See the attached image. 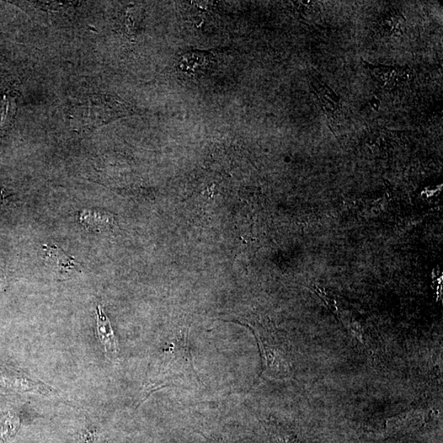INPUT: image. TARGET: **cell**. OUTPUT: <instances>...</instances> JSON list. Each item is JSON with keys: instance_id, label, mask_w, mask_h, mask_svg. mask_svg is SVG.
<instances>
[{"instance_id": "8fae6325", "label": "cell", "mask_w": 443, "mask_h": 443, "mask_svg": "<svg viewBox=\"0 0 443 443\" xmlns=\"http://www.w3.org/2000/svg\"><path fill=\"white\" fill-rule=\"evenodd\" d=\"M3 280H4L3 277L0 275V284H2Z\"/></svg>"}, {"instance_id": "7c38bea8", "label": "cell", "mask_w": 443, "mask_h": 443, "mask_svg": "<svg viewBox=\"0 0 443 443\" xmlns=\"http://www.w3.org/2000/svg\"><path fill=\"white\" fill-rule=\"evenodd\" d=\"M0 197H1V194H0Z\"/></svg>"}, {"instance_id": "9c48e42d", "label": "cell", "mask_w": 443, "mask_h": 443, "mask_svg": "<svg viewBox=\"0 0 443 443\" xmlns=\"http://www.w3.org/2000/svg\"><path fill=\"white\" fill-rule=\"evenodd\" d=\"M16 96L14 94L4 95L2 105L1 126L9 125L12 122L16 114Z\"/></svg>"}, {"instance_id": "52a82bcc", "label": "cell", "mask_w": 443, "mask_h": 443, "mask_svg": "<svg viewBox=\"0 0 443 443\" xmlns=\"http://www.w3.org/2000/svg\"><path fill=\"white\" fill-rule=\"evenodd\" d=\"M97 335L101 345L103 346L107 358L116 361L117 358V344L113 328L103 307L97 306Z\"/></svg>"}, {"instance_id": "30bf717a", "label": "cell", "mask_w": 443, "mask_h": 443, "mask_svg": "<svg viewBox=\"0 0 443 443\" xmlns=\"http://www.w3.org/2000/svg\"><path fill=\"white\" fill-rule=\"evenodd\" d=\"M293 7H294L299 15L301 17H311V16H316L321 10V6L317 2L313 1H293L292 2Z\"/></svg>"}, {"instance_id": "3957f363", "label": "cell", "mask_w": 443, "mask_h": 443, "mask_svg": "<svg viewBox=\"0 0 443 443\" xmlns=\"http://www.w3.org/2000/svg\"><path fill=\"white\" fill-rule=\"evenodd\" d=\"M250 329L254 330L262 356L263 370L260 380L267 378L280 380L289 378L292 375L290 362L282 339L270 330L258 325H250Z\"/></svg>"}, {"instance_id": "6da1fadb", "label": "cell", "mask_w": 443, "mask_h": 443, "mask_svg": "<svg viewBox=\"0 0 443 443\" xmlns=\"http://www.w3.org/2000/svg\"><path fill=\"white\" fill-rule=\"evenodd\" d=\"M197 380L188 348V333L168 343L154 375L146 385V397L159 388Z\"/></svg>"}, {"instance_id": "ba28073f", "label": "cell", "mask_w": 443, "mask_h": 443, "mask_svg": "<svg viewBox=\"0 0 443 443\" xmlns=\"http://www.w3.org/2000/svg\"><path fill=\"white\" fill-rule=\"evenodd\" d=\"M405 23L407 19L401 11L391 9L378 19L377 30L383 38L391 39L403 34Z\"/></svg>"}, {"instance_id": "7a4b0ae2", "label": "cell", "mask_w": 443, "mask_h": 443, "mask_svg": "<svg viewBox=\"0 0 443 443\" xmlns=\"http://www.w3.org/2000/svg\"><path fill=\"white\" fill-rule=\"evenodd\" d=\"M129 114L124 101L114 96H93L74 106L71 124L77 130L90 131Z\"/></svg>"}, {"instance_id": "277c9868", "label": "cell", "mask_w": 443, "mask_h": 443, "mask_svg": "<svg viewBox=\"0 0 443 443\" xmlns=\"http://www.w3.org/2000/svg\"><path fill=\"white\" fill-rule=\"evenodd\" d=\"M312 92L316 95L318 103L327 117L330 129H341L345 119V111L341 98L329 85L316 76L311 79Z\"/></svg>"}, {"instance_id": "8992f818", "label": "cell", "mask_w": 443, "mask_h": 443, "mask_svg": "<svg viewBox=\"0 0 443 443\" xmlns=\"http://www.w3.org/2000/svg\"><path fill=\"white\" fill-rule=\"evenodd\" d=\"M45 250V263L48 269L60 279L71 277L75 273H81V265L72 256L67 255L56 245H43Z\"/></svg>"}, {"instance_id": "5b68a950", "label": "cell", "mask_w": 443, "mask_h": 443, "mask_svg": "<svg viewBox=\"0 0 443 443\" xmlns=\"http://www.w3.org/2000/svg\"><path fill=\"white\" fill-rule=\"evenodd\" d=\"M364 64L373 81L385 92L402 89L414 76L412 68L408 67L373 65L365 61Z\"/></svg>"}]
</instances>
